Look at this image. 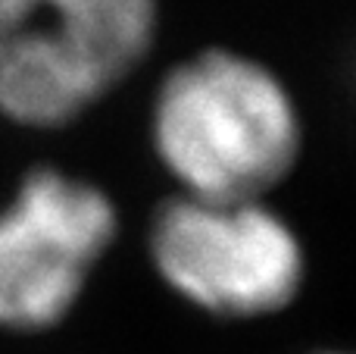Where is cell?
I'll return each mask as SVG.
<instances>
[{"label": "cell", "instance_id": "1", "mask_svg": "<svg viewBox=\"0 0 356 354\" xmlns=\"http://www.w3.org/2000/svg\"><path fill=\"white\" fill-rule=\"evenodd\" d=\"M150 135L181 194L263 201L300 157V116L272 69L222 47L200 50L160 82Z\"/></svg>", "mask_w": 356, "mask_h": 354}, {"label": "cell", "instance_id": "2", "mask_svg": "<svg viewBox=\"0 0 356 354\" xmlns=\"http://www.w3.org/2000/svg\"><path fill=\"white\" fill-rule=\"evenodd\" d=\"M156 35V0H0V113L54 129L119 88Z\"/></svg>", "mask_w": 356, "mask_h": 354}, {"label": "cell", "instance_id": "3", "mask_svg": "<svg viewBox=\"0 0 356 354\" xmlns=\"http://www.w3.org/2000/svg\"><path fill=\"white\" fill-rule=\"evenodd\" d=\"M150 261L188 305L225 320L269 317L303 286V248L263 201L178 198L150 223Z\"/></svg>", "mask_w": 356, "mask_h": 354}, {"label": "cell", "instance_id": "4", "mask_svg": "<svg viewBox=\"0 0 356 354\" xmlns=\"http://www.w3.org/2000/svg\"><path fill=\"white\" fill-rule=\"evenodd\" d=\"M116 232V204L97 185L35 169L0 213V326L35 332L60 323Z\"/></svg>", "mask_w": 356, "mask_h": 354}, {"label": "cell", "instance_id": "5", "mask_svg": "<svg viewBox=\"0 0 356 354\" xmlns=\"http://www.w3.org/2000/svg\"><path fill=\"white\" fill-rule=\"evenodd\" d=\"M316 354H356V351H316Z\"/></svg>", "mask_w": 356, "mask_h": 354}]
</instances>
